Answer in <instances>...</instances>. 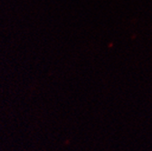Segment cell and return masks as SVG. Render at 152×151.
I'll return each mask as SVG.
<instances>
[]
</instances>
